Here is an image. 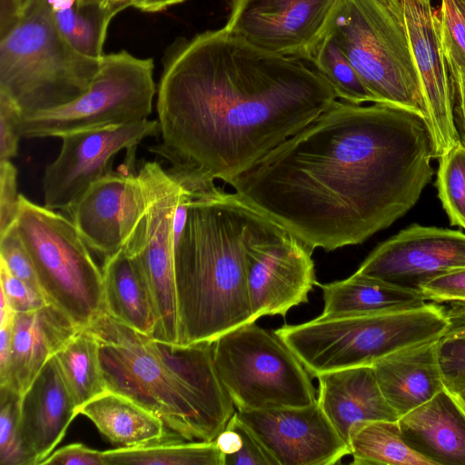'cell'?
Segmentation results:
<instances>
[{
  "mask_svg": "<svg viewBox=\"0 0 465 465\" xmlns=\"http://www.w3.org/2000/svg\"><path fill=\"white\" fill-rule=\"evenodd\" d=\"M426 118L336 101L229 184L312 252L362 243L418 202L433 175Z\"/></svg>",
  "mask_w": 465,
  "mask_h": 465,
  "instance_id": "1",
  "label": "cell"
},
{
  "mask_svg": "<svg viewBox=\"0 0 465 465\" xmlns=\"http://www.w3.org/2000/svg\"><path fill=\"white\" fill-rule=\"evenodd\" d=\"M163 65L160 142L149 150L192 191L230 183L337 101L305 61L258 48L225 27L177 39Z\"/></svg>",
  "mask_w": 465,
  "mask_h": 465,
  "instance_id": "2",
  "label": "cell"
},
{
  "mask_svg": "<svg viewBox=\"0 0 465 465\" xmlns=\"http://www.w3.org/2000/svg\"><path fill=\"white\" fill-rule=\"evenodd\" d=\"M99 341L106 390L156 414L186 440L212 441L235 412L213 360V343L157 340L102 312L86 327Z\"/></svg>",
  "mask_w": 465,
  "mask_h": 465,
  "instance_id": "3",
  "label": "cell"
},
{
  "mask_svg": "<svg viewBox=\"0 0 465 465\" xmlns=\"http://www.w3.org/2000/svg\"><path fill=\"white\" fill-rule=\"evenodd\" d=\"M248 208L219 187L191 201L174 242L178 343H213L253 322L243 244Z\"/></svg>",
  "mask_w": 465,
  "mask_h": 465,
  "instance_id": "4",
  "label": "cell"
},
{
  "mask_svg": "<svg viewBox=\"0 0 465 465\" xmlns=\"http://www.w3.org/2000/svg\"><path fill=\"white\" fill-rule=\"evenodd\" d=\"M446 311L430 302L381 314L319 316L274 331L316 378L325 372L372 366L396 351L440 339L448 326Z\"/></svg>",
  "mask_w": 465,
  "mask_h": 465,
  "instance_id": "5",
  "label": "cell"
},
{
  "mask_svg": "<svg viewBox=\"0 0 465 465\" xmlns=\"http://www.w3.org/2000/svg\"><path fill=\"white\" fill-rule=\"evenodd\" d=\"M102 58L76 51L58 30L46 0H37L0 36V94L22 115L62 106L88 89Z\"/></svg>",
  "mask_w": 465,
  "mask_h": 465,
  "instance_id": "6",
  "label": "cell"
},
{
  "mask_svg": "<svg viewBox=\"0 0 465 465\" xmlns=\"http://www.w3.org/2000/svg\"><path fill=\"white\" fill-rule=\"evenodd\" d=\"M330 34L377 103L426 118L403 0H342Z\"/></svg>",
  "mask_w": 465,
  "mask_h": 465,
  "instance_id": "7",
  "label": "cell"
},
{
  "mask_svg": "<svg viewBox=\"0 0 465 465\" xmlns=\"http://www.w3.org/2000/svg\"><path fill=\"white\" fill-rule=\"evenodd\" d=\"M15 226L48 303L88 327L104 312L103 271L71 218L19 193Z\"/></svg>",
  "mask_w": 465,
  "mask_h": 465,
  "instance_id": "8",
  "label": "cell"
},
{
  "mask_svg": "<svg viewBox=\"0 0 465 465\" xmlns=\"http://www.w3.org/2000/svg\"><path fill=\"white\" fill-rule=\"evenodd\" d=\"M213 360L237 411L300 407L317 401L301 361L275 331L255 322L217 338Z\"/></svg>",
  "mask_w": 465,
  "mask_h": 465,
  "instance_id": "9",
  "label": "cell"
},
{
  "mask_svg": "<svg viewBox=\"0 0 465 465\" xmlns=\"http://www.w3.org/2000/svg\"><path fill=\"white\" fill-rule=\"evenodd\" d=\"M153 61L123 50L104 54L88 89L53 109L21 115L25 138L62 137L67 134L146 120L156 93Z\"/></svg>",
  "mask_w": 465,
  "mask_h": 465,
  "instance_id": "10",
  "label": "cell"
},
{
  "mask_svg": "<svg viewBox=\"0 0 465 465\" xmlns=\"http://www.w3.org/2000/svg\"><path fill=\"white\" fill-rule=\"evenodd\" d=\"M243 244L253 322L308 302L317 284L312 252L296 235L249 205Z\"/></svg>",
  "mask_w": 465,
  "mask_h": 465,
  "instance_id": "11",
  "label": "cell"
},
{
  "mask_svg": "<svg viewBox=\"0 0 465 465\" xmlns=\"http://www.w3.org/2000/svg\"><path fill=\"white\" fill-rule=\"evenodd\" d=\"M158 132L157 120L146 119L62 136L60 153L43 175L45 206L67 213L94 183L113 172L119 152L126 150L128 160L134 162L136 146Z\"/></svg>",
  "mask_w": 465,
  "mask_h": 465,
  "instance_id": "12",
  "label": "cell"
},
{
  "mask_svg": "<svg viewBox=\"0 0 465 465\" xmlns=\"http://www.w3.org/2000/svg\"><path fill=\"white\" fill-rule=\"evenodd\" d=\"M342 0H232L224 27L262 50L309 62Z\"/></svg>",
  "mask_w": 465,
  "mask_h": 465,
  "instance_id": "13",
  "label": "cell"
},
{
  "mask_svg": "<svg viewBox=\"0 0 465 465\" xmlns=\"http://www.w3.org/2000/svg\"><path fill=\"white\" fill-rule=\"evenodd\" d=\"M236 412L276 465H333L351 454L317 401Z\"/></svg>",
  "mask_w": 465,
  "mask_h": 465,
  "instance_id": "14",
  "label": "cell"
},
{
  "mask_svg": "<svg viewBox=\"0 0 465 465\" xmlns=\"http://www.w3.org/2000/svg\"><path fill=\"white\" fill-rule=\"evenodd\" d=\"M465 267V233L411 224L378 245L356 272L419 292L447 272Z\"/></svg>",
  "mask_w": 465,
  "mask_h": 465,
  "instance_id": "15",
  "label": "cell"
},
{
  "mask_svg": "<svg viewBox=\"0 0 465 465\" xmlns=\"http://www.w3.org/2000/svg\"><path fill=\"white\" fill-rule=\"evenodd\" d=\"M147 207L139 174L112 172L94 183L67 213L90 250L105 260L125 246Z\"/></svg>",
  "mask_w": 465,
  "mask_h": 465,
  "instance_id": "16",
  "label": "cell"
},
{
  "mask_svg": "<svg viewBox=\"0 0 465 465\" xmlns=\"http://www.w3.org/2000/svg\"><path fill=\"white\" fill-rule=\"evenodd\" d=\"M412 56L419 74L435 158L460 142L451 77L431 0H403Z\"/></svg>",
  "mask_w": 465,
  "mask_h": 465,
  "instance_id": "17",
  "label": "cell"
},
{
  "mask_svg": "<svg viewBox=\"0 0 465 465\" xmlns=\"http://www.w3.org/2000/svg\"><path fill=\"white\" fill-rule=\"evenodd\" d=\"M77 408L54 355L21 395L18 437L29 465H40L52 453Z\"/></svg>",
  "mask_w": 465,
  "mask_h": 465,
  "instance_id": "18",
  "label": "cell"
},
{
  "mask_svg": "<svg viewBox=\"0 0 465 465\" xmlns=\"http://www.w3.org/2000/svg\"><path fill=\"white\" fill-rule=\"evenodd\" d=\"M81 329L53 304L15 313L6 383L22 395L46 361Z\"/></svg>",
  "mask_w": 465,
  "mask_h": 465,
  "instance_id": "19",
  "label": "cell"
},
{
  "mask_svg": "<svg viewBox=\"0 0 465 465\" xmlns=\"http://www.w3.org/2000/svg\"><path fill=\"white\" fill-rule=\"evenodd\" d=\"M439 340L405 347L372 364L380 389L399 418L445 389L438 354Z\"/></svg>",
  "mask_w": 465,
  "mask_h": 465,
  "instance_id": "20",
  "label": "cell"
},
{
  "mask_svg": "<svg viewBox=\"0 0 465 465\" xmlns=\"http://www.w3.org/2000/svg\"><path fill=\"white\" fill-rule=\"evenodd\" d=\"M316 378L317 401L347 444L350 430L357 422L399 420L383 396L371 366L325 372Z\"/></svg>",
  "mask_w": 465,
  "mask_h": 465,
  "instance_id": "21",
  "label": "cell"
},
{
  "mask_svg": "<svg viewBox=\"0 0 465 465\" xmlns=\"http://www.w3.org/2000/svg\"><path fill=\"white\" fill-rule=\"evenodd\" d=\"M398 422L405 442L432 465H465V412L446 389Z\"/></svg>",
  "mask_w": 465,
  "mask_h": 465,
  "instance_id": "22",
  "label": "cell"
},
{
  "mask_svg": "<svg viewBox=\"0 0 465 465\" xmlns=\"http://www.w3.org/2000/svg\"><path fill=\"white\" fill-rule=\"evenodd\" d=\"M104 312L149 336L157 325L154 302L135 258L124 248L104 260Z\"/></svg>",
  "mask_w": 465,
  "mask_h": 465,
  "instance_id": "23",
  "label": "cell"
},
{
  "mask_svg": "<svg viewBox=\"0 0 465 465\" xmlns=\"http://www.w3.org/2000/svg\"><path fill=\"white\" fill-rule=\"evenodd\" d=\"M319 285L324 303L322 317L381 314L418 308L427 302L419 292L356 272L346 279Z\"/></svg>",
  "mask_w": 465,
  "mask_h": 465,
  "instance_id": "24",
  "label": "cell"
},
{
  "mask_svg": "<svg viewBox=\"0 0 465 465\" xmlns=\"http://www.w3.org/2000/svg\"><path fill=\"white\" fill-rule=\"evenodd\" d=\"M119 447H135L165 439V424L132 399L105 390L77 409Z\"/></svg>",
  "mask_w": 465,
  "mask_h": 465,
  "instance_id": "25",
  "label": "cell"
},
{
  "mask_svg": "<svg viewBox=\"0 0 465 465\" xmlns=\"http://www.w3.org/2000/svg\"><path fill=\"white\" fill-rule=\"evenodd\" d=\"M348 445L354 465H432L405 442L398 420L357 422Z\"/></svg>",
  "mask_w": 465,
  "mask_h": 465,
  "instance_id": "26",
  "label": "cell"
},
{
  "mask_svg": "<svg viewBox=\"0 0 465 465\" xmlns=\"http://www.w3.org/2000/svg\"><path fill=\"white\" fill-rule=\"evenodd\" d=\"M106 465H224L215 440H186L173 437L135 447L104 451Z\"/></svg>",
  "mask_w": 465,
  "mask_h": 465,
  "instance_id": "27",
  "label": "cell"
},
{
  "mask_svg": "<svg viewBox=\"0 0 465 465\" xmlns=\"http://www.w3.org/2000/svg\"><path fill=\"white\" fill-rule=\"evenodd\" d=\"M65 40L79 53L101 59L112 13L95 0H46Z\"/></svg>",
  "mask_w": 465,
  "mask_h": 465,
  "instance_id": "28",
  "label": "cell"
},
{
  "mask_svg": "<svg viewBox=\"0 0 465 465\" xmlns=\"http://www.w3.org/2000/svg\"><path fill=\"white\" fill-rule=\"evenodd\" d=\"M54 355L78 408L106 390L99 341L87 329L78 331Z\"/></svg>",
  "mask_w": 465,
  "mask_h": 465,
  "instance_id": "29",
  "label": "cell"
},
{
  "mask_svg": "<svg viewBox=\"0 0 465 465\" xmlns=\"http://www.w3.org/2000/svg\"><path fill=\"white\" fill-rule=\"evenodd\" d=\"M309 62L330 84L337 98L354 104L377 103L330 33L316 47Z\"/></svg>",
  "mask_w": 465,
  "mask_h": 465,
  "instance_id": "30",
  "label": "cell"
},
{
  "mask_svg": "<svg viewBox=\"0 0 465 465\" xmlns=\"http://www.w3.org/2000/svg\"><path fill=\"white\" fill-rule=\"evenodd\" d=\"M438 159V196L450 224L465 229V146L459 142Z\"/></svg>",
  "mask_w": 465,
  "mask_h": 465,
  "instance_id": "31",
  "label": "cell"
},
{
  "mask_svg": "<svg viewBox=\"0 0 465 465\" xmlns=\"http://www.w3.org/2000/svg\"><path fill=\"white\" fill-rule=\"evenodd\" d=\"M214 440L224 454V465H276L236 411Z\"/></svg>",
  "mask_w": 465,
  "mask_h": 465,
  "instance_id": "32",
  "label": "cell"
},
{
  "mask_svg": "<svg viewBox=\"0 0 465 465\" xmlns=\"http://www.w3.org/2000/svg\"><path fill=\"white\" fill-rule=\"evenodd\" d=\"M21 395L9 387H0V463L29 465L18 437Z\"/></svg>",
  "mask_w": 465,
  "mask_h": 465,
  "instance_id": "33",
  "label": "cell"
},
{
  "mask_svg": "<svg viewBox=\"0 0 465 465\" xmlns=\"http://www.w3.org/2000/svg\"><path fill=\"white\" fill-rule=\"evenodd\" d=\"M434 15L448 65L465 74V20L455 0H440Z\"/></svg>",
  "mask_w": 465,
  "mask_h": 465,
  "instance_id": "34",
  "label": "cell"
},
{
  "mask_svg": "<svg viewBox=\"0 0 465 465\" xmlns=\"http://www.w3.org/2000/svg\"><path fill=\"white\" fill-rule=\"evenodd\" d=\"M0 261L12 274L44 296L32 259L15 224L0 235Z\"/></svg>",
  "mask_w": 465,
  "mask_h": 465,
  "instance_id": "35",
  "label": "cell"
},
{
  "mask_svg": "<svg viewBox=\"0 0 465 465\" xmlns=\"http://www.w3.org/2000/svg\"><path fill=\"white\" fill-rule=\"evenodd\" d=\"M438 354L445 389L452 395L465 389V335L441 337Z\"/></svg>",
  "mask_w": 465,
  "mask_h": 465,
  "instance_id": "36",
  "label": "cell"
},
{
  "mask_svg": "<svg viewBox=\"0 0 465 465\" xmlns=\"http://www.w3.org/2000/svg\"><path fill=\"white\" fill-rule=\"evenodd\" d=\"M1 292L15 313L36 311L48 304L45 298L10 272L0 261Z\"/></svg>",
  "mask_w": 465,
  "mask_h": 465,
  "instance_id": "37",
  "label": "cell"
},
{
  "mask_svg": "<svg viewBox=\"0 0 465 465\" xmlns=\"http://www.w3.org/2000/svg\"><path fill=\"white\" fill-rule=\"evenodd\" d=\"M424 298L432 302H465V267L458 268L439 275L421 289Z\"/></svg>",
  "mask_w": 465,
  "mask_h": 465,
  "instance_id": "38",
  "label": "cell"
},
{
  "mask_svg": "<svg viewBox=\"0 0 465 465\" xmlns=\"http://www.w3.org/2000/svg\"><path fill=\"white\" fill-rule=\"evenodd\" d=\"M17 171L8 161H0V235L16 221L19 208L17 193Z\"/></svg>",
  "mask_w": 465,
  "mask_h": 465,
  "instance_id": "39",
  "label": "cell"
},
{
  "mask_svg": "<svg viewBox=\"0 0 465 465\" xmlns=\"http://www.w3.org/2000/svg\"><path fill=\"white\" fill-rule=\"evenodd\" d=\"M22 113L6 95L0 94V161H10L17 154L21 138L18 124Z\"/></svg>",
  "mask_w": 465,
  "mask_h": 465,
  "instance_id": "40",
  "label": "cell"
},
{
  "mask_svg": "<svg viewBox=\"0 0 465 465\" xmlns=\"http://www.w3.org/2000/svg\"><path fill=\"white\" fill-rule=\"evenodd\" d=\"M106 465L104 451L81 443L64 446L52 452L40 465Z\"/></svg>",
  "mask_w": 465,
  "mask_h": 465,
  "instance_id": "41",
  "label": "cell"
},
{
  "mask_svg": "<svg viewBox=\"0 0 465 465\" xmlns=\"http://www.w3.org/2000/svg\"><path fill=\"white\" fill-rule=\"evenodd\" d=\"M454 95V118L460 142L465 146V74L449 66Z\"/></svg>",
  "mask_w": 465,
  "mask_h": 465,
  "instance_id": "42",
  "label": "cell"
},
{
  "mask_svg": "<svg viewBox=\"0 0 465 465\" xmlns=\"http://www.w3.org/2000/svg\"><path fill=\"white\" fill-rule=\"evenodd\" d=\"M14 320L0 324V386L6 383L11 361Z\"/></svg>",
  "mask_w": 465,
  "mask_h": 465,
  "instance_id": "43",
  "label": "cell"
},
{
  "mask_svg": "<svg viewBox=\"0 0 465 465\" xmlns=\"http://www.w3.org/2000/svg\"><path fill=\"white\" fill-rule=\"evenodd\" d=\"M446 316L448 326L442 337L465 335V302L451 303Z\"/></svg>",
  "mask_w": 465,
  "mask_h": 465,
  "instance_id": "44",
  "label": "cell"
},
{
  "mask_svg": "<svg viewBox=\"0 0 465 465\" xmlns=\"http://www.w3.org/2000/svg\"><path fill=\"white\" fill-rule=\"evenodd\" d=\"M185 0H134L133 7L143 12L154 13L165 10L171 5L184 2Z\"/></svg>",
  "mask_w": 465,
  "mask_h": 465,
  "instance_id": "45",
  "label": "cell"
},
{
  "mask_svg": "<svg viewBox=\"0 0 465 465\" xmlns=\"http://www.w3.org/2000/svg\"><path fill=\"white\" fill-rule=\"evenodd\" d=\"M103 8L112 13L114 15L133 6L134 0H95Z\"/></svg>",
  "mask_w": 465,
  "mask_h": 465,
  "instance_id": "46",
  "label": "cell"
},
{
  "mask_svg": "<svg viewBox=\"0 0 465 465\" xmlns=\"http://www.w3.org/2000/svg\"><path fill=\"white\" fill-rule=\"evenodd\" d=\"M20 15L22 16L37 0H17Z\"/></svg>",
  "mask_w": 465,
  "mask_h": 465,
  "instance_id": "47",
  "label": "cell"
},
{
  "mask_svg": "<svg viewBox=\"0 0 465 465\" xmlns=\"http://www.w3.org/2000/svg\"><path fill=\"white\" fill-rule=\"evenodd\" d=\"M458 404L465 412V389L453 395Z\"/></svg>",
  "mask_w": 465,
  "mask_h": 465,
  "instance_id": "48",
  "label": "cell"
},
{
  "mask_svg": "<svg viewBox=\"0 0 465 465\" xmlns=\"http://www.w3.org/2000/svg\"><path fill=\"white\" fill-rule=\"evenodd\" d=\"M464 20H465V0H455Z\"/></svg>",
  "mask_w": 465,
  "mask_h": 465,
  "instance_id": "49",
  "label": "cell"
}]
</instances>
